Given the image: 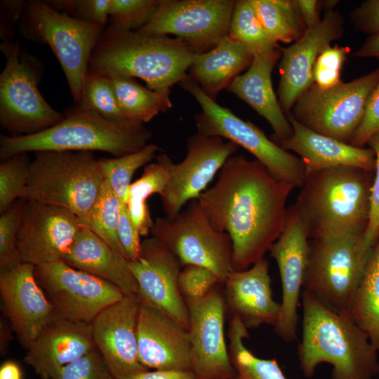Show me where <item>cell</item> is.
Instances as JSON below:
<instances>
[{
	"label": "cell",
	"instance_id": "cell-50",
	"mask_svg": "<svg viewBox=\"0 0 379 379\" xmlns=\"http://www.w3.org/2000/svg\"><path fill=\"white\" fill-rule=\"evenodd\" d=\"M302 19L307 29L317 25L321 20L320 9L321 1L317 0H296Z\"/></svg>",
	"mask_w": 379,
	"mask_h": 379
},
{
	"label": "cell",
	"instance_id": "cell-3",
	"mask_svg": "<svg viewBox=\"0 0 379 379\" xmlns=\"http://www.w3.org/2000/svg\"><path fill=\"white\" fill-rule=\"evenodd\" d=\"M197 53L184 41L139 31L106 28L90 59L88 71L107 77H138L147 88L170 100L171 87L190 78Z\"/></svg>",
	"mask_w": 379,
	"mask_h": 379
},
{
	"label": "cell",
	"instance_id": "cell-1",
	"mask_svg": "<svg viewBox=\"0 0 379 379\" xmlns=\"http://www.w3.org/2000/svg\"><path fill=\"white\" fill-rule=\"evenodd\" d=\"M294 187L257 159L233 155L197 199L212 227L230 237L234 270L248 269L270 251L284 227Z\"/></svg>",
	"mask_w": 379,
	"mask_h": 379
},
{
	"label": "cell",
	"instance_id": "cell-13",
	"mask_svg": "<svg viewBox=\"0 0 379 379\" xmlns=\"http://www.w3.org/2000/svg\"><path fill=\"white\" fill-rule=\"evenodd\" d=\"M235 3L233 0H160L150 20L138 31L147 35H174L197 54L203 53L228 36Z\"/></svg>",
	"mask_w": 379,
	"mask_h": 379
},
{
	"label": "cell",
	"instance_id": "cell-22",
	"mask_svg": "<svg viewBox=\"0 0 379 379\" xmlns=\"http://www.w3.org/2000/svg\"><path fill=\"white\" fill-rule=\"evenodd\" d=\"M343 18L338 12H326L315 27L288 47L281 48L280 79L277 95L279 105L289 114L298 98L313 84L312 69L321 52L343 35Z\"/></svg>",
	"mask_w": 379,
	"mask_h": 379
},
{
	"label": "cell",
	"instance_id": "cell-52",
	"mask_svg": "<svg viewBox=\"0 0 379 379\" xmlns=\"http://www.w3.org/2000/svg\"><path fill=\"white\" fill-rule=\"evenodd\" d=\"M354 56L379 59V34L371 36L354 53Z\"/></svg>",
	"mask_w": 379,
	"mask_h": 379
},
{
	"label": "cell",
	"instance_id": "cell-16",
	"mask_svg": "<svg viewBox=\"0 0 379 379\" xmlns=\"http://www.w3.org/2000/svg\"><path fill=\"white\" fill-rule=\"evenodd\" d=\"M189 314L192 371L197 379H231L237 374L225 335L226 305L216 286L206 297L185 301Z\"/></svg>",
	"mask_w": 379,
	"mask_h": 379
},
{
	"label": "cell",
	"instance_id": "cell-32",
	"mask_svg": "<svg viewBox=\"0 0 379 379\" xmlns=\"http://www.w3.org/2000/svg\"><path fill=\"white\" fill-rule=\"evenodd\" d=\"M108 78L121 109L132 122L143 124L172 107L171 100L144 87L133 77L114 75Z\"/></svg>",
	"mask_w": 379,
	"mask_h": 379
},
{
	"label": "cell",
	"instance_id": "cell-36",
	"mask_svg": "<svg viewBox=\"0 0 379 379\" xmlns=\"http://www.w3.org/2000/svg\"><path fill=\"white\" fill-rule=\"evenodd\" d=\"M121 206L119 199L105 181L90 211L79 221L82 227L92 231L126 257L117 234Z\"/></svg>",
	"mask_w": 379,
	"mask_h": 379
},
{
	"label": "cell",
	"instance_id": "cell-39",
	"mask_svg": "<svg viewBox=\"0 0 379 379\" xmlns=\"http://www.w3.org/2000/svg\"><path fill=\"white\" fill-rule=\"evenodd\" d=\"M31 161L27 153L15 154L0 164V213L22 199L28 183Z\"/></svg>",
	"mask_w": 379,
	"mask_h": 379
},
{
	"label": "cell",
	"instance_id": "cell-28",
	"mask_svg": "<svg viewBox=\"0 0 379 379\" xmlns=\"http://www.w3.org/2000/svg\"><path fill=\"white\" fill-rule=\"evenodd\" d=\"M62 260L112 283L126 295H138L129 260L84 227L81 226Z\"/></svg>",
	"mask_w": 379,
	"mask_h": 379
},
{
	"label": "cell",
	"instance_id": "cell-41",
	"mask_svg": "<svg viewBox=\"0 0 379 379\" xmlns=\"http://www.w3.org/2000/svg\"><path fill=\"white\" fill-rule=\"evenodd\" d=\"M26 200L19 199L0 215V272L22 263L17 237Z\"/></svg>",
	"mask_w": 379,
	"mask_h": 379
},
{
	"label": "cell",
	"instance_id": "cell-48",
	"mask_svg": "<svg viewBox=\"0 0 379 379\" xmlns=\"http://www.w3.org/2000/svg\"><path fill=\"white\" fill-rule=\"evenodd\" d=\"M117 234L126 258L129 261L136 259L140 251L141 236L130 218L126 204L121 206Z\"/></svg>",
	"mask_w": 379,
	"mask_h": 379
},
{
	"label": "cell",
	"instance_id": "cell-54",
	"mask_svg": "<svg viewBox=\"0 0 379 379\" xmlns=\"http://www.w3.org/2000/svg\"><path fill=\"white\" fill-rule=\"evenodd\" d=\"M338 1H321V6L324 10L328 11H332L333 8L337 5Z\"/></svg>",
	"mask_w": 379,
	"mask_h": 379
},
{
	"label": "cell",
	"instance_id": "cell-49",
	"mask_svg": "<svg viewBox=\"0 0 379 379\" xmlns=\"http://www.w3.org/2000/svg\"><path fill=\"white\" fill-rule=\"evenodd\" d=\"M356 27L371 36L379 34V0L363 2L351 14Z\"/></svg>",
	"mask_w": 379,
	"mask_h": 379
},
{
	"label": "cell",
	"instance_id": "cell-11",
	"mask_svg": "<svg viewBox=\"0 0 379 379\" xmlns=\"http://www.w3.org/2000/svg\"><path fill=\"white\" fill-rule=\"evenodd\" d=\"M378 83L379 68L328 89L313 84L298 98L289 114L316 133L350 144L368 98Z\"/></svg>",
	"mask_w": 379,
	"mask_h": 379
},
{
	"label": "cell",
	"instance_id": "cell-18",
	"mask_svg": "<svg viewBox=\"0 0 379 379\" xmlns=\"http://www.w3.org/2000/svg\"><path fill=\"white\" fill-rule=\"evenodd\" d=\"M81 227L65 208L26 201L17 237L21 262L38 266L62 260Z\"/></svg>",
	"mask_w": 379,
	"mask_h": 379
},
{
	"label": "cell",
	"instance_id": "cell-21",
	"mask_svg": "<svg viewBox=\"0 0 379 379\" xmlns=\"http://www.w3.org/2000/svg\"><path fill=\"white\" fill-rule=\"evenodd\" d=\"M29 263L0 272V295L4 314L26 350L58 315Z\"/></svg>",
	"mask_w": 379,
	"mask_h": 379
},
{
	"label": "cell",
	"instance_id": "cell-35",
	"mask_svg": "<svg viewBox=\"0 0 379 379\" xmlns=\"http://www.w3.org/2000/svg\"><path fill=\"white\" fill-rule=\"evenodd\" d=\"M228 36L243 45L253 57L281 48L266 34L250 0L236 1Z\"/></svg>",
	"mask_w": 379,
	"mask_h": 379
},
{
	"label": "cell",
	"instance_id": "cell-7",
	"mask_svg": "<svg viewBox=\"0 0 379 379\" xmlns=\"http://www.w3.org/2000/svg\"><path fill=\"white\" fill-rule=\"evenodd\" d=\"M364 232L350 231L311 239L303 289L339 314H350L366 258L361 250Z\"/></svg>",
	"mask_w": 379,
	"mask_h": 379
},
{
	"label": "cell",
	"instance_id": "cell-12",
	"mask_svg": "<svg viewBox=\"0 0 379 379\" xmlns=\"http://www.w3.org/2000/svg\"><path fill=\"white\" fill-rule=\"evenodd\" d=\"M1 51L6 65L0 74V124L12 136L45 131L65 116L45 100L38 88L39 77L31 62L21 58L18 42L5 41Z\"/></svg>",
	"mask_w": 379,
	"mask_h": 379
},
{
	"label": "cell",
	"instance_id": "cell-34",
	"mask_svg": "<svg viewBox=\"0 0 379 379\" xmlns=\"http://www.w3.org/2000/svg\"><path fill=\"white\" fill-rule=\"evenodd\" d=\"M247 328L237 317H232L229 328V354L240 379H287L275 359L255 356L244 345Z\"/></svg>",
	"mask_w": 379,
	"mask_h": 379
},
{
	"label": "cell",
	"instance_id": "cell-30",
	"mask_svg": "<svg viewBox=\"0 0 379 379\" xmlns=\"http://www.w3.org/2000/svg\"><path fill=\"white\" fill-rule=\"evenodd\" d=\"M350 315L379 352V238L366 260Z\"/></svg>",
	"mask_w": 379,
	"mask_h": 379
},
{
	"label": "cell",
	"instance_id": "cell-14",
	"mask_svg": "<svg viewBox=\"0 0 379 379\" xmlns=\"http://www.w3.org/2000/svg\"><path fill=\"white\" fill-rule=\"evenodd\" d=\"M34 272L57 314L73 321L91 324L126 295L112 283L62 260L35 266Z\"/></svg>",
	"mask_w": 379,
	"mask_h": 379
},
{
	"label": "cell",
	"instance_id": "cell-15",
	"mask_svg": "<svg viewBox=\"0 0 379 379\" xmlns=\"http://www.w3.org/2000/svg\"><path fill=\"white\" fill-rule=\"evenodd\" d=\"M239 146L223 138L197 133L187 142V155L175 164L165 154L157 156L168 172V182L160 196L166 217L172 218L190 201L197 199Z\"/></svg>",
	"mask_w": 379,
	"mask_h": 379
},
{
	"label": "cell",
	"instance_id": "cell-17",
	"mask_svg": "<svg viewBox=\"0 0 379 379\" xmlns=\"http://www.w3.org/2000/svg\"><path fill=\"white\" fill-rule=\"evenodd\" d=\"M308 239L306 227L293 204L288 207L282 232L270 249L277 264L282 287L274 331L288 343L297 338L298 309L309 259Z\"/></svg>",
	"mask_w": 379,
	"mask_h": 379
},
{
	"label": "cell",
	"instance_id": "cell-9",
	"mask_svg": "<svg viewBox=\"0 0 379 379\" xmlns=\"http://www.w3.org/2000/svg\"><path fill=\"white\" fill-rule=\"evenodd\" d=\"M179 84L201 107L194 116L197 133L227 139L251 153L277 180L294 187L302 185L306 171L300 158L272 141L251 121L220 105L190 77Z\"/></svg>",
	"mask_w": 379,
	"mask_h": 379
},
{
	"label": "cell",
	"instance_id": "cell-37",
	"mask_svg": "<svg viewBox=\"0 0 379 379\" xmlns=\"http://www.w3.org/2000/svg\"><path fill=\"white\" fill-rule=\"evenodd\" d=\"M160 150L156 145L148 144L142 149L123 157L98 159L105 181L122 204H126L128 188L135 171L156 158Z\"/></svg>",
	"mask_w": 379,
	"mask_h": 379
},
{
	"label": "cell",
	"instance_id": "cell-51",
	"mask_svg": "<svg viewBox=\"0 0 379 379\" xmlns=\"http://www.w3.org/2000/svg\"><path fill=\"white\" fill-rule=\"evenodd\" d=\"M128 379H197L192 371L149 370L138 373Z\"/></svg>",
	"mask_w": 379,
	"mask_h": 379
},
{
	"label": "cell",
	"instance_id": "cell-5",
	"mask_svg": "<svg viewBox=\"0 0 379 379\" xmlns=\"http://www.w3.org/2000/svg\"><path fill=\"white\" fill-rule=\"evenodd\" d=\"M152 137L143 124L109 121L77 107L53 126L38 133L1 135L0 159L39 151H102L123 157L144 148Z\"/></svg>",
	"mask_w": 379,
	"mask_h": 379
},
{
	"label": "cell",
	"instance_id": "cell-33",
	"mask_svg": "<svg viewBox=\"0 0 379 379\" xmlns=\"http://www.w3.org/2000/svg\"><path fill=\"white\" fill-rule=\"evenodd\" d=\"M270 39L278 42L292 43L307 30L296 0H250Z\"/></svg>",
	"mask_w": 379,
	"mask_h": 379
},
{
	"label": "cell",
	"instance_id": "cell-47",
	"mask_svg": "<svg viewBox=\"0 0 379 379\" xmlns=\"http://www.w3.org/2000/svg\"><path fill=\"white\" fill-rule=\"evenodd\" d=\"M379 131V83L371 93L364 117L357 128L350 145L362 147Z\"/></svg>",
	"mask_w": 379,
	"mask_h": 379
},
{
	"label": "cell",
	"instance_id": "cell-55",
	"mask_svg": "<svg viewBox=\"0 0 379 379\" xmlns=\"http://www.w3.org/2000/svg\"><path fill=\"white\" fill-rule=\"evenodd\" d=\"M231 379H240V378H239V376H238V375H237V376H236L235 378H231Z\"/></svg>",
	"mask_w": 379,
	"mask_h": 379
},
{
	"label": "cell",
	"instance_id": "cell-19",
	"mask_svg": "<svg viewBox=\"0 0 379 379\" xmlns=\"http://www.w3.org/2000/svg\"><path fill=\"white\" fill-rule=\"evenodd\" d=\"M129 264L138 286V298L188 330L187 306L178 287L181 264L178 258L152 236L142 241L138 257Z\"/></svg>",
	"mask_w": 379,
	"mask_h": 379
},
{
	"label": "cell",
	"instance_id": "cell-45",
	"mask_svg": "<svg viewBox=\"0 0 379 379\" xmlns=\"http://www.w3.org/2000/svg\"><path fill=\"white\" fill-rule=\"evenodd\" d=\"M219 283V279L212 271L197 265L185 266L178 277L179 290L185 301L206 297Z\"/></svg>",
	"mask_w": 379,
	"mask_h": 379
},
{
	"label": "cell",
	"instance_id": "cell-29",
	"mask_svg": "<svg viewBox=\"0 0 379 379\" xmlns=\"http://www.w3.org/2000/svg\"><path fill=\"white\" fill-rule=\"evenodd\" d=\"M253 58L243 45L227 36L211 50L195 55L189 76L215 100L251 65Z\"/></svg>",
	"mask_w": 379,
	"mask_h": 379
},
{
	"label": "cell",
	"instance_id": "cell-25",
	"mask_svg": "<svg viewBox=\"0 0 379 379\" xmlns=\"http://www.w3.org/2000/svg\"><path fill=\"white\" fill-rule=\"evenodd\" d=\"M224 298L232 317L248 328L275 326L280 303L272 296L269 262L262 258L246 270L230 272L225 282Z\"/></svg>",
	"mask_w": 379,
	"mask_h": 379
},
{
	"label": "cell",
	"instance_id": "cell-43",
	"mask_svg": "<svg viewBox=\"0 0 379 379\" xmlns=\"http://www.w3.org/2000/svg\"><path fill=\"white\" fill-rule=\"evenodd\" d=\"M46 2L60 13L103 27L109 15L110 0H54Z\"/></svg>",
	"mask_w": 379,
	"mask_h": 379
},
{
	"label": "cell",
	"instance_id": "cell-38",
	"mask_svg": "<svg viewBox=\"0 0 379 379\" xmlns=\"http://www.w3.org/2000/svg\"><path fill=\"white\" fill-rule=\"evenodd\" d=\"M77 107L95 112L112 121L134 123L127 118L121 109L109 79L88 70Z\"/></svg>",
	"mask_w": 379,
	"mask_h": 379
},
{
	"label": "cell",
	"instance_id": "cell-46",
	"mask_svg": "<svg viewBox=\"0 0 379 379\" xmlns=\"http://www.w3.org/2000/svg\"><path fill=\"white\" fill-rule=\"evenodd\" d=\"M53 379H115L95 348L62 368Z\"/></svg>",
	"mask_w": 379,
	"mask_h": 379
},
{
	"label": "cell",
	"instance_id": "cell-23",
	"mask_svg": "<svg viewBox=\"0 0 379 379\" xmlns=\"http://www.w3.org/2000/svg\"><path fill=\"white\" fill-rule=\"evenodd\" d=\"M137 338L139 360L147 369L192 370L188 330L161 310L140 299Z\"/></svg>",
	"mask_w": 379,
	"mask_h": 379
},
{
	"label": "cell",
	"instance_id": "cell-31",
	"mask_svg": "<svg viewBox=\"0 0 379 379\" xmlns=\"http://www.w3.org/2000/svg\"><path fill=\"white\" fill-rule=\"evenodd\" d=\"M156 159L157 161L147 165L140 178L131 184L125 204L140 236H147L154 225L147 199L154 194L162 195L168 182L166 166L158 156Z\"/></svg>",
	"mask_w": 379,
	"mask_h": 379
},
{
	"label": "cell",
	"instance_id": "cell-20",
	"mask_svg": "<svg viewBox=\"0 0 379 379\" xmlns=\"http://www.w3.org/2000/svg\"><path fill=\"white\" fill-rule=\"evenodd\" d=\"M138 295H125L91 321L95 345L115 379H128L149 370L139 360L137 321Z\"/></svg>",
	"mask_w": 379,
	"mask_h": 379
},
{
	"label": "cell",
	"instance_id": "cell-24",
	"mask_svg": "<svg viewBox=\"0 0 379 379\" xmlns=\"http://www.w3.org/2000/svg\"><path fill=\"white\" fill-rule=\"evenodd\" d=\"M94 349L91 324L58 316L31 343L24 361L41 379H53Z\"/></svg>",
	"mask_w": 379,
	"mask_h": 379
},
{
	"label": "cell",
	"instance_id": "cell-27",
	"mask_svg": "<svg viewBox=\"0 0 379 379\" xmlns=\"http://www.w3.org/2000/svg\"><path fill=\"white\" fill-rule=\"evenodd\" d=\"M281 48L253 56L248 70L237 77L227 91L249 105L270 124L279 143L289 138L293 127L282 110L272 84V72Z\"/></svg>",
	"mask_w": 379,
	"mask_h": 379
},
{
	"label": "cell",
	"instance_id": "cell-40",
	"mask_svg": "<svg viewBox=\"0 0 379 379\" xmlns=\"http://www.w3.org/2000/svg\"><path fill=\"white\" fill-rule=\"evenodd\" d=\"M160 0H110L107 27L114 31L140 29L152 18Z\"/></svg>",
	"mask_w": 379,
	"mask_h": 379
},
{
	"label": "cell",
	"instance_id": "cell-53",
	"mask_svg": "<svg viewBox=\"0 0 379 379\" xmlns=\"http://www.w3.org/2000/svg\"><path fill=\"white\" fill-rule=\"evenodd\" d=\"M0 379H22L18 364L13 361L4 362L0 368Z\"/></svg>",
	"mask_w": 379,
	"mask_h": 379
},
{
	"label": "cell",
	"instance_id": "cell-42",
	"mask_svg": "<svg viewBox=\"0 0 379 379\" xmlns=\"http://www.w3.org/2000/svg\"><path fill=\"white\" fill-rule=\"evenodd\" d=\"M349 52L347 46L329 45L326 47L313 67L314 84L321 89H328L340 83V72Z\"/></svg>",
	"mask_w": 379,
	"mask_h": 379
},
{
	"label": "cell",
	"instance_id": "cell-4",
	"mask_svg": "<svg viewBox=\"0 0 379 379\" xmlns=\"http://www.w3.org/2000/svg\"><path fill=\"white\" fill-rule=\"evenodd\" d=\"M368 171L350 166L306 173L294 205L309 239L350 231L364 232L372 182Z\"/></svg>",
	"mask_w": 379,
	"mask_h": 379
},
{
	"label": "cell",
	"instance_id": "cell-6",
	"mask_svg": "<svg viewBox=\"0 0 379 379\" xmlns=\"http://www.w3.org/2000/svg\"><path fill=\"white\" fill-rule=\"evenodd\" d=\"M105 178L99 160L88 151H39L29 166L22 198L65 208L85 217Z\"/></svg>",
	"mask_w": 379,
	"mask_h": 379
},
{
	"label": "cell",
	"instance_id": "cell-8",
	"mask_svg": "<svg viewBox=\"0 0 379 379\" xmlns=\"http://www.w3.org/2000/svg\"><path fill=\"white\" fill-rule=\"evenodd\" d=\"M104 30L103 26L76 19L38 0L27 3L21 26L24 37L50 46L77 105L92 53Z\"/></svg>",
	"mask_w": 379,
	"mask_h": 379
},
{
	"label": "cell",
	"instance_id": "cell-10",
	"mask_svg": "<svg viewBox=\"0 0 379 379\" xmlns=\"http://www.w3.org/2000/svg\"><path fill=\"white\" fill-rule=\"evenodd\" d=\"M179 260L181 265H197L212 271L224 283L232 272V245L226 233L215 230L197 199L175 217H158L151 230Z\"/></svg>",
	"mask_w": 379,
	"mask_h": 379
},
{
	"label": "cell",
	"instance_id": "cell-2",
	"mask_svg": "<svg viewBox=\"0 0 379 379\" xmlns=\"http://www.w3.org/2000/svg\"><path fill=\"white\" fill-rule=\"evenodd\" d=\"M302 339L298 354L304 376L317 366H333L331 379H373L379 373L378 351L350 314H339L302 290Z\"/></svg>",
	"mask_w": 379,
	"mask_h": 379
},
{
	"label": "cell",
	"instance_id": "cell-26",
	"mask_svg": "<svg viewBox=\"0 0 379 379\" xmlns=\"http://www.w3.org/2000/svg\"><path fill=\"white\" fill-rule=\"evenodd\" d=\"M287 118L293 133L280 143L281 147L300 156L306 173L339 166L375 170V154L371 149L356 147L316 133L298 123L291 114H287Z\"/></svg>",
	"mask_w": 379,
	"mask_h": 379
},
{
	"label": "cell",
	"instance_id": "cell-44",
	"mask_svg": "<svg viewBox=\"0 0 379 379\" xmlns=\"http://www.w3.org/2000/svg\"><path fill=\"white\" fill-rule=\"evenodd\" d=\"M367 143L375 154V176L371 187L368 222L364 231L361 250L363 256H367L379 238V131Z\"/></svg>",
	"mask_w": 379,
	"mask_h": 379
}]
</instances>
